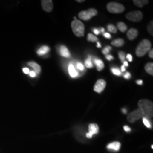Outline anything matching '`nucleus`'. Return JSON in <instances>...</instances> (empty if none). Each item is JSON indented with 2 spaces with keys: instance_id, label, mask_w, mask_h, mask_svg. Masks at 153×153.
<instances>
[{
  "instance_id": "nucleus-2",
  "label": "nucleus",
  "mask_w": 153,
  "mask_h": 153,
  "mask_svg": "<svg viewBox=\"0 0 153 153\" xmlns=\"http://www.w3.org/2000/svg\"><path fill=\"white\" fill-rule=\"evenodd\" d=\"M152 44L149 40L144 39L142 40L136 49V55L137 57H141L146 55L151 49Z\"/></svg>"
},
{
  "instance_id": "nucleus-1",
  "label": "nucleus",
  "mask_w": 153,
  "mask_h": 153,
  "mask_svg": "<svg viewBox=\"0 0 153 153\" xmlns=\"http://www.w3.org/2000/svg\"><path fill=\"white\" fill-rule=\"evenodd\" d=\"M138 106L142 112L143 117L149 120L153 117V103L152 101L145 99H141L138 102Z\"/></svg>"
},
{
  "instance_id": "nucleus-33",
  "label": "nucleus",
  "mask_w": 153,
  "mask_h": 153,
  "mask_svg": "<svg viewBox=\"0 0 153 153\" xmlns=\"http://www.w3.org/2000/svg\"><path fill=\"white\" fill-rule=\"evenodd\" d=\"M22 71H23V72L25 74H29L30 70H29V69L27 68H24L22 69Z\"/></svg>"
},
{
  "instance_id": "nucleus-46",
  "label": "nucleus",
  "mask_w": 153,
  "mask_h": 153,
  "mask_svg": "<svg viewBox=\"0 0 153 153\" xmlns=\"http://www.w3.org/2000/svg\"><path fill=\"white\" fill-rule=\"evenodd\" d=\"M76 2H79V3H81V2H84L85 1L84 0H81V1H79V0H77L76 1Z\"/></svg>"
},
{
  "instance_id": "nucleus-19",
  "label": "nucleus",
  "mask_w": 153,
  "mask_h": 153,
  "mask_svg": "<svg viewBox=\"0 0 153 153\" xmlns=\"http://www.w3.org/2000/svg\"><path fill=\"white\" fill-rule=\"evenodd\" d=\"M133 2L135 5L139 7H142L143 6L148 4L149 2L147 0H134Z\"/></svg>"
},
{
  "instance_id": "nucleus-9",
  "label": "nucleus",
  "mask_w": 153,
  "mask_h": 153,
  "mask_svg": "<svg viewBox=\"0 0 153 153\" xmlns=\"http://www.w3.org/2000/svg\"><path fill=\"white\" fill-rule=\"evenodd\" d=\"M88 131L89 132L86 133V137L88 138H91L93 135L98 134L99 128L97 124H90L88 126Z\"/></svg>"
},
{
  "instance_id": "nucleus-20",
  "label": "nucleus",
  "mask_w": 153,
  "mask_h": 153,
  "mask_svg": "<svg viewBox=\"0 0 153 153\" xmlns=\"http://www.w3.org/2000/svg\"><path fill=\"white\" fill-rule=\"evenodd\" d=\"M145 71L151 76L153 75V64L152 62L148 63L145 66Z\"/></svg>"
},
{
  "instance_id": "nucleus-14",
  "label": "nucleus",
  "mask_w": 153,
  "mask_h": 153,
  "mask_svg": "<svg viewBox=\"0 0 153 153\" xmlns=\"http://www.w3.org/2000/svg\"><path fill=\"white\" fill-rule=\"evenodd\" d=\"M49 51H50V48H49V47L44 45V46H42V47H40L37 51L36 53L39 56H43V55L48 53Z\"/></svg>"
},
{
  "instance_id": "nucleus-6",
  "label": "nucleus",
  "mask_w": 153,
  "mask_h": 153,
  "mask_svg": "<svg viewBox=\"0 0 153 153\" xmlns=\"http://www.w3.org/2000/svg\"><path fill=\"white\" fill-rule=\"evenodd\" d=\"M126 18L131 22H137L140 21L143 18L142 12L140 11H131L126 16Z\"/></svg>"
},
{
  "instance_id": "nucleus-30",
  "label": "nucleus",
  "mask_w": 153,
  "mask_h": 153,
  "mask_svg": "<svg viewBox=\"0 0 153 153\" xmlns=\"http://www.w3.org/2000/svg\"><path fill=\"white\" fill-rule=\"evenodd\" d=\"M76 68H77V69H78V70H79V71H83V70L85 69L84 66L83 65V64H81V63H80V62L77 63V64H76Z\"/></svg>"
},
{
  "instance_id": "nucleus-45",
  "label": "nucleus",
  "mask_w": 153,
  "mask_h": 153,
  "mask_svg": "<svg viewBox=\"0 0 153 153\" xmlns=\"http://www.w3.org/2000/svg\"><path fill=\"white\" fill-rule=\"evenodd\" d=\"M122 111H123V112L124 114H126V110L125 108H123V109H122Z\"/></svg>"
},
{
  "instance_id": "nucleus-40",
  "label": "nucleus",
  "mask_w": 153,
  "mask_h": 153,
  "mask_svg": "<svg viewBox=\"0 0 153 153\" xmlns=\"http://www.w3.org/2000/svg\"><path fill=\"white\" fill-rule=\"evenodd\" d=\"M136 83L139 85H142V83H143V81L142 80H138L136 81Z\"/></svg>"
},
{
  "instance_id": "nucleus-13",
  "label": "nucleus",
  "mask_w": 153,
  "mask_h": 153,
  "mask_svg": "<svg viewBox=\"0 0 153 153\" xmlns=\"http://www.w3.org/2000/svg\"><path fill=\"white\" fill-rule=\"evenodd\" d=\"M60 53L61 56L64 57L68 58V57H71V53H70L69 50L65 45L61 46L60 49Z\"/></svg>"
},
{
  "instance_id": "nucleus-7",
  "label": "nucleus",
  "mask_w": 153,
  "mask_h": 153,
  "mask_svg": "<svg viewBox=\"0 0 153 153\" xmlns=\"http://www.w3.org/2000/svg\"><path fill=\"white\" fill-rule=\"evenodd\" d=\"M142 117H143L142 112L139 108H137L128 114L127 120L131 123H133Z\"/></svg>"
},
{
  "instance_id": "nucleus-39",
  "label": "nucleus",
  "mask_w": 153,
  "mask_h": 153,
  "mask_svg": "<svg viewBox=\"0 0 153 153\" xmlns=\"http://www.w3.org/2000/svg\"><path fill=\"white\" fill-rule=\"evenodd\" d=\"M106 59L108 60L111 61V60H113L114 59V57L112 56V55H107L106 56Z\"/></svg>"
},
{
  "instance_id": "nucleus-8",
  "label": "nucleus",
  "mask_w": 153,
  "mask_h": 153,
  "mask_svg": "<svg viewBox=\"0 0 153 153\" xmlns=\"http://www.w3.org/2000/svg\"><path fill=\"white\" fill-rule=\"evenodd\" d=\"M106 86V82L104 79H100L98 80L95 84L94 87V90L98 93H102Z\"/></svg>"
},
{
  "instance_id": "nucleus-10",
  "label": "nucleus",
  "mask_w": 153,
  "mask_h": 153,
  "mask_svg": "<svg viewBox=\"0 0 153 153\" xmlns=\"http://www.w3.org/2000/svg\"><path fill=\"white\" fill-rule=\"evenodd\" d=\"M42 6L44 11L49 13L53 10V2L51 0L42 1Z\"/></svg>"
},
{
  "instance_id": "nucleus-32",
  "label": "nucleus",
  "mask_w": 153,
  "mask_h": 153,
  "mask_svg": "<svg viewBox=\"0 0 153 153\" xmlns=\"http://www.w3.org/2000/svg\"><path fill=\"white\" fill-rule=\"evenodd\" d=\"M29 76L33 78V77H35L36 76V74L34 71H31L29 72Z\"/></svg>"
},
{
  "instance_id": "nucleus-37",
  "label": "nucleus",
  "mask_w": 153,
  "mask_h": 153,
  "mask_svg": "<svg viewBox=\"0 0 153 153\" xmlns=\"http://www.w3.org/2000/svg\"><path fill=\"white\" fill-rule=\"evenodd\" d=\"M126 59L128 60L129 61L131 62V61H132V59H133V57H132V56H131V55H130V54H128L127 56H126Z\"/></svg>"
},
{
  "instance_id": "nucleus-31",
  "label": "nucleus",
  "mask_w": 153,
  "mask_h": 153,
  "mask_svg": "<svg viewBox=\"0 0 153 153\" xmlns=\"http://www.w3.org/2000/svg\"><path fill=\"white\" fill-rule=\"evenodd\" d=\"M124 77L126 79H129L131 78V74L130 73L126 72V74L124 75Z\"/></svg>"
},
{
  "instance_id": "nucleus-47",
  "label": "nucleus",
  "mask_w": 153,
  "mask_h": 153,
  "mask_svg": "<svg viewBox=\"0 0 153 153\" xmlns=\"http://www.w3.org/2000/svg\"><path fill=\"white\" fill-rule=\"evenodd\" d=\"M152 149H153V145H152Z\"/></svg>"
},
{
  "instance_id": "nucleus-3",
  "label": "nucleus",
  "mask_w": 153,
  "mask_h": 153,
  "mask_svg": "<svg viewBox=\"0 0 153 153\" xmlns=\"http://www.w3.org/2000/svg\"><path fill=\"white\" fill-rule=\"evenodd\" d=\"M71 29L73 33L77 37H82L84 36L85 26L81 21L74 20L71 23Z\"/></svg>"
},
{
  "instance_id": "nucleus-36",
  "label": "nucleus",
  "mask_w": 153,
  "mask_h": 153,
  "mask_svg": "<svg viewBox=\"0 0 153 153\" xmlns=\"http://www.w3.org/2000/svg\"><path fill=\"white\" fill-rule=\"evenodd\" d=\"M93 32L95 35H98L99 34V33H100V30H98V29H97V28H94L93 29Z\"/></svg>"
},
{
  "instance_id": "nucleus-44",
  "label": "nucleus",
  "mask_w": 153,
  "mask_h": 153,
  "mask_svg": "<svg viewBox=\"0 0 153 153\" xmlns=\"http://www.w3.org/2000/svg\"><path fill=\"white\" fill-rule=\"evenodd\" d=\"M105 30H104V28H101L100 29V32H102V33H104Z\"/></svg>"
},
{
  "instance_id": "nucleus-35",
  "label": "nucleus",
  "mask_w": 153,
  "mask_h": 153,
  "mask_svg": "<svg viewBox=\"0 0 153 153\" xmlns=\"http://www.w3.org/2000/svg\"><path fill=\"white\" fill-rule=\"evenodd\" d=\"M103 36L105 38L107 39H110L111 38V35L109 34V33H103Z\"/></svg>"
},
{
  "instance_id": "nucleus-17",
  "label": "nucleus",
  "mask_w": 153,
  "mask_h": 153,
  "mask_svg": "<svg viewBox=\"0 0 153 153\" xmlns=\"http://www.w3.org/2000/svg\"><path fill=\"white\" fill-rule=\"evenodd\" d=\"M94 62L95 64L97 66V68L98 71H102L104 69V63H103V62L102 61L99 60L98 59L95 58L94 60Z\"/></svg>"
},
{
  "instance_id": "nucleus-12",
  "label": "nucleus",
  "mask_w": 153,
  "mask_h": 153,
  "mask_svg": "<svg viewBox=\"0 0 153 153\" xmlns=\"http://www.w3.org/2000/svg\"><path fill=\"white\" fill-rule=\"evenodd\" d=\"M121 143L119 142H114L109 143L107 148L109 150H113L114 151H119L120 149Z\"/></svg>"
},
{
  "instance_id": "nucleus-28",
  "label": "nucleus",
  "mask_w": 153,
  "mask_h": 153,
  "mask_svg": "<svg viewBox=\"0 0 153 153\" xmlns=\"http://www.w3.org/2000/svg\"><path fill=\"white\" fill-rule=\"evenodd\" d=\"M118 56H119V57L120 59V60L122 62H124L125 60V57H126L125 56V53L123 51H120L118 53Z\"/></svg>"
},
{
  "instance_id": "nucleus-15",
  "label": "nucleus",
  "mask_w": 153,
  "mask_h": 153,
  "mask_svg": "<svg viewBox=\"0 0 153 153\" xmlns=\"http://www.w3.org/2000/svg\"><path fill=\"white\" fill-rule=\"evenodd\" d=\"M28 65L31 66V68H33V69H34L35 72L36 73V74H39L41 71V68L40 65L38 64L37 63L33 62V61H30L29 62H28Z\"/></svg>"
},
{
  "instance_id": "nucleus-25",
  "label": "nucleus",
  "mask_w": 153,
  "mask_h": 153,
  "mask_svg": "<svg viewBox=\"0 0 153 153\" xmlns=\"http://www.w3.org/2000/svg\"><path fill=\"white\" fill-rule=\"evenodd\" d=\"M142 120H143V123L144 124V125L146 126L148 128H152V124L150 123V120L145 117H142Z\"/></svg>"
},
{
  "instance_id": "nucleus-38",
  "label": "nucleus",
  "mask_w": 153,
  "mask_h": 153,
  "mask_svg": "<svg viewBox=\"0 0 153 153\" xmlns=\"http://www.w3.org/2000/svg\"><path fill=\"white\" fill-rule=\"evenodd\" d=\"M149 56L150 58L153 59V49H152L150 50V52H149Z\"/></svg>"
},
{
  "instance_id": "nucleus-23",
  "label": "nucleus",
  "mask_w": 153,
  "mask_h": 153,
  "mask_svg": "<svg viewBox=\"0 0 153 153\" xmlns=\"http://www.w3.org/2000/svg\"><path fill=\"white\" fill-rule=\"evenodd\" d=\"M87 40L89 42H98V39L97 38V36H95V35H94L92 33H88V38Z\"/></svg>"
},
{
  "instance_id": "nucleus-27",
  "label": "nucleus",
  "mask_w": 153,
  "mask_h": 153,
  "mask_svg": "<svg viewBox=\"0 0 153 153\" xmlns=\"http://www.w3.org/2000/svg\"><path fill=\"white\" fill-rule=\"evenodd\" d=\"M111 71H112V73L117 76H120L121 75V71H119V69L118 68H113L111 69Z\"/></svg>"
},
{
  "instance_id": "nucleus-16",
  "label": "nucleus",
  "mask_w": 153,
  "mask_h": 153,
  "mask_svg": "<svg viewBox=\"0 0 153 153\" xmlns=\"http://www.w3.org/2000/svg\"><path fill=\"white\" fill-rule=\"evenodd\" d=\"M68 71H69V73L70 76L72 78H75L78 76V72L76 71L74 66L73 64H71L68 66Z\"/></svg>"
},
{
  "instance_id": "nucleus-5",
  "label": "nucleus",
  "mask_w": 153,
  "mask_h": 153,
  "mask_svg": "<svg viewBox=\"0 0 153 153\" xmlns=\"http://www.w3.org/2000/svg\"><path fill=\"white\" fill-rule=\"evenodd\" d=\"M98 11L95 9H89L87 10L81 11L78 14V17L83 21H88L91 18L97 16Z\"/></svg>"
},
{
  "instance_id": "nucleus-4",
  "label": "nucleus",
  "mask_w": 153,
  "mask_h": 153,
  "mask_svg": "<svg viewBox=\"0 0 153 153\" xmlns=\"http://www.w3.org/2000/svg\"><path fill=\"white\" fill-rule=\"evenodd\" d=\"M107 9L109 13L114 14L121 13L125 10L124 6L122 4L115 2H109L107 6Z\"/></svg>"
},
{
  "instance_id": "nucleus-26",
  "label": "nucleus",
  "mask_w": 153,
  "mask_h": 153,
  "mask_svg": "<svg viewBox=\"0 0 153 153\" xmlns=\"http://www.w3.org/2000/svg\"><path fill=\"white\" fill-rule=\"evenodd\" d=\"M153 21H151V22L149 23V24L148 25V27H147V29H148V31L149 32V33L152 35V36H153Z\"/></svg>"
},
{
  "instance_id": "nucleus-22",
  "label": "nucleus",
  "mask_w": 153,
  "mask_h": 153,
  "mask_svg": "<svg viewBox=\"0 0 153 153\" xmlns=\"http://www.w3.org/2000/svg\"><path fill=\"white\" fill-rule=\"evenodd\" d=\"M91 56H89L88 59L86 60L85 62V66L88 68H91L93 67V64L91 62Z\"/></svg>"
},
{
  "instance_id": "nucleus-43",
  "label": "nucleus",
  "mask_w": 153,
  "mask_h": 153,
  "mask_svg": "<svg viewBox=\"0 0 153 153\" xmlns=\"http://www.w3.org/2000/svg\"><path fill=\"white\" fill-rule=\"evenodd\" d=\"M124 66H128V63L127 62V61H124Z\"/></svg>"
},
{
  "instance_id": "nucleus-21",
  "label": "nucleus",
  "mask_w": 153,
  "mask_h": 153,
  "mask_svg": "<svg viewBox=\"0 0 153 153\" xmlns=\"http://www.w3.org/2000/svg\"><path fill=\"white\" fill-rule=\"evenodd\" d=\"M117 27L118 30H119V31H120L122 33L126 32L127 30V26L124 22H118L117 24Z\"/></svg>"
},
{
  "instance_id": "nucleus-29",
  "label": "nucleus",
  "mask_w": 153,
  "mask_h": 153,
  "mask_svg": "<svg viewBox=\"0 0 153 153\" xmlns=\"http://www.w3.org/2000/svg\"><path fill=\"white\" fill-rule=\"evenodd\" d=\"M111 49H112V48H111V47H109V46L105 47L104 49H103L102 52H103V53L104 55H107V54L109 53L110 50Z\"/></svg>"
},
{
  "instance_id": "nucleus-41",
  "label": "nucleus",
  "mask_w": 153,
  "mask_h": 153,
  "mask_svg": "<svg viewBox=\"0 0 153 153\" xmlns=\"http://www.w3.org/2000/svg\"><path fill=\"white\" fill-rule=\"evenodd\" d=\"M121 71H126V69H125V66L124 65H122L121 66Z\"/></svg>"
},
{
  "instance_id": "nucleus-11",
  "label": "nucleus",
  "mask_w": 153,
  "mask_h": 153,
  "mask_svg": "<svg viewBox=\"0 0 153 153\" xmlns=\"http://www.w3.org/2000/svg\"><path fill=\"white\" fill-rule=\"evenodd\" d=\"M138 32L135 28H131L128 30L126 33V36L130 40H133L136 38L138 36Z\"/></svg>"
},
{
  "instance_id": "nucleus-34",
  "label": "nucleus",
  "mask_w": 153,
  "mask_h": 153,
  "mask_svg": "<svg viewBox=\"0 0 153 153\" xmlns=\"http://www.w3.org/2000/svg\"><path fill=\"white\" fill-rule=\"evenodd\" d=\"M124 129L126 132H129V131H131V128L128 126H124Z\"/></svg>"
},
{
  "instance_id": "nucleus-24",
  "label": "nucleus",
  "mask_w": 153,
  "mask_h": 153,
  "mask_svg": "<svg viewBox=\"0 0 153 153\" xmlns=\"http://www.w3.org/2000/svg\"><path fill=\"white\" fill-rule=\"evenodd\" d=\"M107 29H108V31L111 33H116L117 31V28L115 26L112 24L108 25L107 26Z\"/></svg>"
},
{
  "instance_id": "nucleus-42",
  "label": "nucleus",
  "mask_w": 153,
  "mask_h": 153,
  "mask_svg": "<svg viewBox=\"0 0 153 153\" xmlns=\"http://www.w3.org/2000/svg\"><path fill=\"white\" fill-rule=\"evenodd\" d=\"M97 47L98 48H101V47H102L101 44H100V43H99V42H97Z\"/></svg>"
},
{
  "instance_id": "nucleus-18",
  "label": "nucleus",
  "mask_w": 153,
  "mask_h": 153,
  "mask_svg": "<svg viewBox=\"0 0 153 153\" xmlns=\"http://www.w3.org/2000/svg\"><path fill=\"white\" fill-rule=\"evenodd\" d=\"M111 44L116 47H122L124 44V40L121 38L116 39L111 42Z\"/></svg>"
}]
</instances>
